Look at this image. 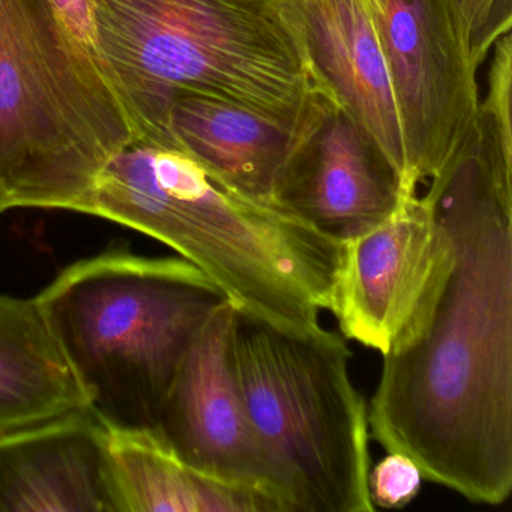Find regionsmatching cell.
<instances>
[{"label":"cell","mask_w":512,"mask_h":512,"mask_svg":"<svg viewBox=\"0 0 512 512\" xmlns=\"http://www.w3.org/2000/svg\"><path fill=\"white\" fill-rule=\"evenodd\" d=\"M476 134L425 196L445 268L409 337L383 356L370 436L472 503L512 493V163Z\"/></svg>","instance_id":"cell-1"},{"label":"cell","mask_w":512,"mask_h":512,"mask_svg":"<svg viewBox=\"0 0 512 512\" xmlns=\"http://www.w3.org/2000/svg\"><path fill=\"white\" fill-rule=\"evenodd\" d=\"M82 214L158 239L239 316L287 334L323 329L341 239L227 182L178 146L137 139L101 170Z\"/></svg>","instance_id":"cell-2"},{"label":"cell","mask_w":512,"mask_h":512,"mask_svg":"<svg viewBox=\"0 0 512 512\" xmlns=\"http://www.w3.org/2000/svg\"><path fill=\"white\" fill-rule=\"evenodd\" d=\"M94 8L140 139L176 146L169 113L182 92L286 118L328 98L280 0H94Z\"/></svg>","instance_id":"cell-3"},{"label":"cell","mask_w":512,"mask_h":512,"mask_svg":"<svg viewBox=\"0 0 512 512\" xmlns=\"http://www.w3.org/2000/svg\"><path fill=\"white\" fill-rule=\"evenodd\" d=\"M35 299L89 415L107 431L152 436L179 364L224 298L185 259L118 248L68 266Z\"/></svg>","instance_id":"cell-4"},{"label":"cell","mask_w":512,"mask_h":512,"mask_svg":"<svg viewBox=\"0 0 512 512\" xmlns=\"http://www.w3.org/2000/svg\"><path fill=\"white\" fill-rule=\"evenodd\" d=\"M140 139L86 67L49 0H0V214H82L101 170Z\"/></svg>","instance_id":"cell-5"},{"label":"cell","mask_w":512,"mask_h":512,"mask_svg":"<svg viewBox=\"0 0 512 512\" xmlns=\"http://www.w3.org/2000/svg\"><path fill=\"white\" fill-rule=\"evenodd\" d=\"M341 334H287L236 316L230 365L296 512H373L368 404Z\"/></svg>","instance_id":"cell-6"},{"label":"cell","mask_w":512,"mask_h":512,"mask_svg":"<svg viewBox=\"0 0 512 512\" xmlns=\"http://www.w3.org/2000/svg\"><path fill=\"white\" fill-rule=\"evenodd\" d=\"M403 130L404 197L440 178L475 139L481 94L454 0H368Z\"/></svg>","instance_id":"cell-7"},{"label":"cell","mask_w":512,"mask_h":512,"mask_svg":"<svg viewBox=\"0 0 512 512\" xmlns=\"http://www.w3.org/2000/svg\"><path fill=\"white\" fill-rule=\"evenodd\" d=\"M448 235L425 194L341 239L329 308L346 340L385 356L418 323L448 260Z\"/></svg>","instance_id":"cell-8"},{"label":"cell","mask_w":512,"mask_h":512,"mask_svg":"<svg viewBox=\"0 0 512 512\" xmlns=\"http://www.w3.org/2000/svg\"><path fill=\"white\" fill-rule=\"evenodd\" d=\"M235 308L209 314L167 389L152 436L199 472L265 491L296 512L286 482L248 418L230 365Z\"/></svg>","instance_id":"cell-9"},{"label":"cell","mask_w":512,"mask_h":512,"mask_svg":"<svg viewBox=\"0 0 512 512\" xmlns=\"http://www.w3.org/2000/svg\"><path fill=\"white\" fill-rule=\"evenodd\" d=\"M326 97L389 167L404 197L403 130L368 0H280Z\"/></svg>","instance_id":"cell-10"},{"label":"cell","mask_w":512,"mask_h":512,"mask_svg":"<svg viewBox=\"0 0 512 512\" xmlns=\"http://www.w3.org/2000/svg\"><path fill=\"white\" fill-rule=\"evenodd\" d=\"M332 107L337 106L325 98L305 115L286 118L182 92L170 106L169 131L178 148L230 184L278 200Z\"/></svg>","instance_id":"cell-11"},{"label":"cell","mask_w":512,"mask_h":512,"mask_svg":"<svg viewBox=\"0 0 512 512\" xmlns=\"http://www.w3.org/2000/svg\"><path fill=\"white\" fill-rule=\"evenodd\" d=\"M0 512H119L106 428L77 413L0 436Z\"/></svg>","instance_id":"cell-12"},{"label":"cell","mask_w":512,"mask_h":512,"mask_svg":"<svg viewBox=\"0 0 512 512\" xmlns=\"http://www.w3.org/2000/svg\"><path fill=\"white\" fill-rule=\"evenodd\" d=\"M401 199L394 173L338 107L329 110L278 194L281 203L338 239L388 217Z\"/></svg>","instance_id":"cell-13"},{"label":"cell","mask_w":512,"mask_h":512,"mask_svg":"<svg viewBox=\"0 0 512 512\" xmlns=\"http://www.w3.org/2000/svg\"><path fill=\"white\" fill-rule=\"evenodd\" d=\"M88 413L37 299L0 295V436Z\"/></svg>","instance_id":"cell-14"},{"label":"cell","mask_w":512,"mask_h":512,"mask_svg":"<svg viewBox=\"0 0 512 512\" xmlns=\"http://www.w3.org/2000/svg\"><path fill=\"white\" fill-rule=\"evenodd\" d=\"M119 512H284L271 494L211 478L151 434L107 431Z\"/></svg>","instance_id":"cell-15"},{"label":"cell","mask_w":512,"mask_h":512,"mask_svg":"<svg viewBox=\"0 0 512 512\" xmlns=\"http://www.w3.org/2000/svg\"><path fill=\"white\" fill-rule=\"evenodd\" d=\"M512 38L503 35L491 49L487 97L479 104V128L494 148L512 158Z\"/></svg>","instance_id":"cell-16"},{"label":"cell","mask_w":512,"mask_h":512,"mask_svg":"<svg viewBox=\"0 0 512 512\" xmlns=\"http://www.w3.org/2000/svg\"><path fill=\"white\" fill-rule=\"evenodd\" d=\"M49 4L86 67L122 101L101 50L94 0H49Z\"/></svg>","instance_id":"cell-17"},{"label":"cell","mask_w":512,"mask_h":512,"mask_svg":"<svg viewBox=\"0 0 512 512\" xmlns=\"http://www.w3.org/2000/svg\"><path fill=\"white\" fill-rule=\"evenodd\" d=\"M421 470L415 461L400 452H388L374 464L368 475V491L374 508L401 509L421 493Z\"/></svg>","instance_id":"cell-18"},{"label":"cell","mask_w":512,"mask_h":512,"mask_svg":"<svg viewBox=\"0 0 512 512\" xmlns=\"http://www.w3.org/2000/svg\"><path fill=\"white\" fill-rule=\"evenodd\" d=\"M469 34L472 58L482 67L494 43L512 28V0H454Z\"/></svg>","instance_id":"cell-19"}]
</instances>
